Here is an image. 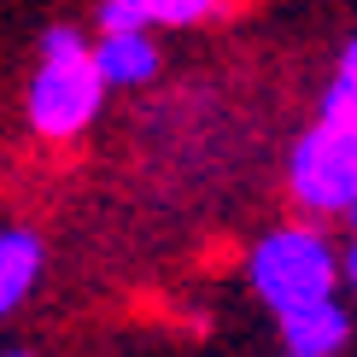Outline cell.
<instances>
[{
	"label": "cell",
	"instance_id": "12",
	"mask_svg": "<svg viewBox=\"0 0 357 357\" xmlns=\"http://www.w3.org/2000/svg\"><path fill=\"white\" fill-rule=\"evenodd\" d=\"M346 222H351V229H357V199H351V211H346Z\"/></svg>",
	"mask_w": 357,
	"mask_h": 357
},
{
	"label": "cell",
	"instance_id": "13",
	"mask_svg": "<svg viewBox=\"0 0 357 357\" xmlns=\"http://www.w3.org/2000/svg\"><path fill=\"white\" fill-rule=\"evenodd\" d=\"M0 357H29V351H0Z\"/></svg>",
	"mask_w": 357,
	"mask_h": 357
},
{
	"label": "cell",
	"instance_id": "4",
	"mask_svg": "<svg viewBox=\"0 0 357 357\" xmlns=\"http://www.w3.org/2000/svg\"><path fill=\"white\" fill-rule=\"evenodd\" d=\"M281 322V346L287 357H340L351 346V310L340 299H317L293 317H275Z\"/></svg>",
	"mask_w": 357,
	"mask_h": 357
},
{
	"label": "cell",
	"instance_id": "6",
	"mask_svg": "<svg viewBox=\"0 0 357 357\" xmlns=\"http://www.w3.org/2000/svg\"><path fill=\"white\" fill-rule=\"evenodd\" d=\"M41 281V241L29 229H0V317H12Z\"/></svg>",
	"mask_w": 357,
	"mask_h": 357
},
{
	"label": "cell",
	"instance_id": "8",
	"mask_svg": "<svg viewBox=\"0 0 357 357\" xmlns=\"http://www.w3.org/2000/svg\"><path fill=\"white\" fill-rule=\"evenodd\" d=\"M153 6V24H199L217 12V0H146Z\"/></svg>",
	"mask_w": 357,
	"mask_h": 357
},
{
	"label": "cell",
	"instance_id": "10",
	"mask_svg": "<svg viewBox=\"0 0 357 357\" xmlns=\"http://www.w3.org/2000/svg\"><path fill=\"white\" fill-rule=\"evenodd\" d=\"M340 77H351V82H357V36L346 41V53H340Z\"/></svg>",
	"mask_w": 357,
	"mask_h": 357
},
{
	"label": "cell",
	"instance_id": "9",
	"mask_svg": "<svg viewBox=\"0 0 357 357\" xmlns=\"http://www.w3.org/2000/svg\"><path fill=\"white\" fill-rule=\"evenodd\" d=\"M100 24L106 29H146L153 24V6H146V0H106V6H100Z\"/></svg>",
	"mask_w": 357,
	"mask_h": 357
},
{
	"label": "cell",
	"instance_id": "3",
	"mask_svg": "<svg viewBox=\"0 0 357 357\" xmlns=\"http://www.w3.org/2000/svg\"><path fill=\"white\" fill-rule=\"evenodd\" d=\"M287 188L310 217H346L357 199V135L340 123H310L293 141L287 158Z\"/></svg>",
	"mask_w": 357,
	"mask_h": 357
},
{
	"label": "cell",
	"instance_id": "7",
	"mask_svg": "<svg viewBox=\"0 0 357 357\" xmlns=\"http://www.w3.org/2000/svg\"><path fill=\"white\" fill-rule=\"evenodd\" d=\"M317 117H322V123H340V129H351V135H357V82L334 70V77H328V88H322Z\"/></svg>",
	"mask_w": 357,
	"mask_h": 357
},
{
	"label": "cell",
	"instance_id": "1",
	"mask_svg": "<svg viewBox=\"0 0 357 357\" xmlns=\"http://www.w3.org/2000/svg\"><path fill=\"white\" fill-rule=\"evenodd\" d=\"M246 275H252V293H258L275 317H293V310H305L317 299H334V281L346 270H340L328 234L293 222V229H275V234H264V241L252 246Z\"/></svg>",
	"mask_w": 357,
	"mask_h": 357
},
{
	"label": "cell",
	"instance_id": "11",
	"mask_svg": "<svg viewBox=\"0 0 357 357\" xmlns=\"http://www.w3.org/2000/svg\"><path fill=\"white\" fill-rule=\"evenodd\" d=\"M340 270H346V287L357 293V241H351V252H346V264H340Z\"/></svg>",
	"mask_w": 357,
	"mask_h": 357
},
{
	"label": "cell",
	"instance_id": "2",
	"mask_svg": "<svg viewBox=\"0 0 357 357\" xmlns=\"http://www.w3.org/2000/svg\"><path fill=\"white\" fill-rule=\"evenodd\" d=\"M100 94H106V77H100L94 53L82 47L77 29H47L41 36V70L29 82V123L41 135L65 141L88 129V117L100 112Z\"/></svg>",
	"mask_w": 357,
	"mask_h": 357
},
{
	"label": "cell",
	"instance_id": "5",
	"mask_svg": "<svg viewBox=\"0 0 357 357\" xmlns=\"http://www.w3.org/2000/svg\"><path fill=\"white\" fill-rule=\"evenodd\" d=\"M94 65L106 88H135L158 70V47L146 41V29H106V41L94 47Z\"/></svg>",
	"mask_w": 357,
	"mask_h": 357
}]
</instances>
